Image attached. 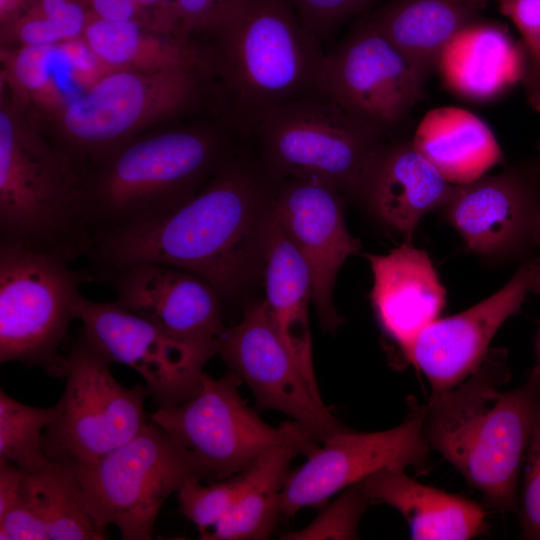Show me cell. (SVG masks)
Masks as SVG:
<instances>
[{
  "label": "cell",
  "mask_w": 540,
  "mask_h": 540,
  "mask_svg": "<svg viewBox=\"0 0 540 540\" xmlns=\"http://www.w3.org/2000/svg\"><path fill=\"white\" fill-rule=\"evenodd\" d=\"M280 180L248 139L190 200L146 225L90 240L85 258L94 280L141 262L191 271L223 303L238 297L264 268L272 201Z\"/></svg>",
  "instance_id": "1"
},
{
  "label": "cell",
  "mask_w": 540,
  "mask_h": 540,
  "mask_svg": "<svg viewBox=\"0 0 540 540\" xmlns=\"http://www.w3.org/2000/svg\"><path fill=\"white\" fill-rule=\"evenodd\" d=\"M244 139L218 115L136 137L87 162L81 179L89 242L168 215L194 197Z\"/></svg>",
  "instance_id": "2"
},
{
  "label": "cell",
  "mask_w": 540,
  "mask_h": 540,
  "mask_svg": "<svg viewBox=\"0 0 540 540\" xmlns=\"http://www.w3.org/2000/svg\"><path fill=\"white\" fill-rule=\"evenodd\" d=\"M506 351L424 405L423 435L493 509L517 510L518 479L540 406V365L523 385L501 390L510 373Z\"/></svg>",
  "instance_id": "3"
},
{
  "label": "cell",
  "mask_w": 540,
  "mask_h": 540,
  "mask_svg": "<svg viewBox=\"0 0 540 540\" xmlns=\"http://www.w3.org/2000/svg\"><path fill=\"white\" fill-rule=\"evenodd\" d=\"M220 113L247 138L271 110L322 90V44L289 0H246L205 38Z\"/></svg>",
  "instance_id": "4"
},
{
  "label": "cell",
  "mask_w": 540,
  "mask_h": 540,
  "mask_svg": "<svg viewBox=\"0 0 540 540\" xmlns=\"http://www.w3.org/2000/svg\"><path fill=\"white\" fill-rule=\"evenodd\" d=\"M0 241L58 254L73 262L89 245L81 168L44 137L26 110L1 91Z\"/></svg>",
  "instance_id": "5"
},
{
  "label": "cell",
  "mask_w": 540,
  "mask_h": 540,
  "mask_svg": "<svg viewBox=\"0 0 540 540\" xmlns=\"http://www.w3.org/2000/svg\"><path fill=\"white\" fill-rule=\"evenodd\" d=\"M219 113L211 74L116 70L74 98L53 119L58 141L80 166L138 137L154 124Z\"/></svg>",
  "instance_id": "6"
},
{
  "label": "cell",
  "mask_w": 540,
  "mask_h": 540,
  "mask_svg": "<svg viewBox=\"0 0 540 540\" xmlns=\"http://www.w3.org/2000/svg\"><path fill=\"white\" fill-rule=\"evenodd\" d=\"M386 138L320 90L268 112L247 139L276 179L311 180L353 197Z\"/></svg>",
  "instance_id": "7"
},
{
  "label": "cell",
  "mask_w": 540,
  "mask_h": 540,
  "mask_svg": "<svg viewBox=\"0 0 540 540\" xmlns=\"http://www.w3.org/2000/svg\"><path fill=\"white\" fill-rule=\"evenodd\" d=\"M47 251L0 241V363L39 367L64 377L60 348L76 318L88 270Z\"/></svg>",
  "instance_id": "8"
},
{
  "label": "cell",
  "mask_w": 540,
  "mask_h": 540,
  "mask_svg": "<svg viewBox=\"0 0 540 540\" xmlns=\"http://www.w3.org/2000/svg\"><path fill=\"white\" fill-rule=\"evenodd\" d=\"M96 523L124 540H150L161 507L191 479L213 482L198 458L157 423L99 460L74 466Z\"/></svg>",
  "instance_id": "9"
},
{
  "label": "cell",
  "mask_w": 540,
  "mask_h": 540,
  "mask_svg": "<svg viewBox=\"0 0 540 540\" xmlns=\"http://www.w3.org/2000/svg\"><path fill=\"white\" fill-rule=\"evenodd\" d=\"M66 385L56 416L44 432L51 460L72 466L93 463L132 439L150 420L146 387L119 383L112 363L82 332L65 356Z\"/></svg>",
  "instance_id": "10"
},
{
  "label": "cell",
  "mask_w": 540,
  "mask_h": 540,
  "mask_svg": "<svg viewBox=\"0 0 540 540\" xmlns=\"http://www.w3.org/2000/svg\"><path fill=\"white\" fill-rule=\"evenodd\" d=\"M241 383L231 372L218 379L204 373L191 398L149 416L198 458L213 482L239 474L275 445L314 436L295 420L264 422L242 398Z\"/></svg>",
  "instance_id": "11"
},
{
  "label": "cell",
  "mask_w": 540,
  "mask_h": 540,
  "mask_svg": "<svg viewBox=\"0 0 540 540\" xmlns=\"http://www.w3.org/2000/svg\"><path fill=\"white\" fill-rule=\"evenodd\" d=\"M426 79L376 27L368 12L325 52L321 88L354 117L386 137L422 99Z\"/></svg>",
  "instance_id": "12"
},
{
  "label": "cell",
  "mask_w": 540,
  "mask_h": 540,
  "mask_svg": "<svg viewBox=\"0 0 540 540\" xmlns=\"http://www.w3.org/2000/svg\"><path fill=\"white\" fill-rule=\"evenodd\" d=\"M81 332L111 361L135 370L158 405H178L197 393L206 363L217 353L179 340L115 301L82 295L76 305Z\"/></svg>",
  "instance_id": "13"
},
{
  "label": "cell",
  "mask_w": 540,
  "mask_h": 540,
  "mask_svg": "<svg viewBox=\"0 0 540 540\" xmlns=\"http://www.w3.org/2000/svg\"><path fill=\"white\" fill-rule=\"evenodd\" d=\"M424 405L412 401L407 416L394 428L378 432H337L323 441L307 461L288 473L279 499L280 515L292 517L317 507L341 490L384 469H425L430 447L423 435Z\"/></svg>",
  "instance_id": "14"
},
{
  "label": "cell",
  "mask_w": 540,
  "mask_h": 540,
  "mask_svg": "<svg viewBox=\"0 0 540 540\" xmlns=\"http://www.w3.org/2000/svg\"><path fill=\"white\" fill-rule=\"evenodd\" d=\"M230 372L245 382L260 409L287 414L319 442L345 428L324 404L279 335L265 300L228 327L219 352Z\"/></svg>",
  "instance_id": "15"
},
{
  "label": "cell",
  "mask_w": 540,
  "mask_h": 540,
  "mask_svg": "<svg viewBox=\"0 0 540 540\" xmlns=\"http://www.w3.org/2000/svg\"><path fill=\"white\" fill-rule=\"evenodd\" d=\"M441 209L471 252L488 261H524L537 248L540 167L518 164L456 185Z\"/></svg>",
  "instance_id": "16"
},
{
  "label": "cell",
  "mask_w": 540,
  "mask_h": 540,
  "mask_svg": "<svg viewBox=\"0 0 540 540\" xmlns=\"http://www.w3.org/2000/svg\"><path fill=\"white\" fill-rule=\"evenodd\" d=\"M272 213L309 268L322 327L335 332L343 323L333 303L335 280L347 258L361 249L346 226L344 195L317 181L284 179L276 188Z\"/></svg>",
  "instance_id": "17"
},
{
  "label": "cell",
  "mask_w": 540,
  "mask_h": 540,
  "mask_svg": "<svg viewBox=\"0 0 540 540\" xmlns=\"http://www.w3.org/2000/svg\"><path fill=\"white\" fill-rule=\"evenodd\" d=\"M535 257L522 262L498 291L474 306L437 318L414 340L405 357L426 377L431 395L446 391L472 374L489 352L504 322L519 312L535 290Z\"/></svg>",
  "instance_id": "18"
},
{
  "label": "cell",
  "mask_w": 540,
  "mask_h": 540,
  "mask_svg": "<svg viewBox=\"0 0 540 540\" xmlns=\"http://www.w3.org/2000/svg\"><path fill=\"white\" fill-rule=\"evenodd\" d=\"M103 281L111 284L122 308L179 340L218 354L228 329L224 303L202 277L172 265L141 262L119 268Z\"/></svg>",
  "instance_id": "19"
},
{
  "label": "cell",
  "mask_w": 540,
  "mask_h": 540,
  "mask_svg": "<svg viewBox=\"0 0 540 540\" xmlns=\"http://www.w3.org/2000/svg\"><path fill=\"white\" fill-rule=\"evenodd\" d=\"M455 186L443 178L412 140L388 137L370 157L354 198L387 229L410 242L421 219L441 208Z\"/></svg>",
  "instance_id": "20"
},
{
  "label": "cell",
  "mask_w": 540,
  "mask_h": 540,
  "mask_svg": "<svg viewBox=\"0 0 540 540\" xmlns=\"http://www.w3.org/2000/svg\"><path fill=\"white\" fill-rule=\"evenodd\" d=\"M107 538L86 506L74 466L51 459L36 471H23L13 505L0 516V540Z\"/></svg>",
  "instance_id": "21"
},
{
  "label": "cell",
  "mask_w": 540,
  "mask_h": 540,
  "mask_svg": "<svg viewBox=\"0 0 540 540\" xmlns=\"http://www.w3.org/2000/svg\"><path fill=\"white\" fill-rule=\"evenodd\" d=\"M372 271L370 298L386 335L403 354L439 318L446 290L428 253L405 242L383 255L366 254Z\"/></svg>",
  "instance_id": "22"
},
{
  "label": "cell",
  "mask_w": 540,
  "mask_h": 540,
  "mask_svg": "<svg viewBox=\"0 0 540 540\" xmlns=\"http://www.w3.org/2000/svg\"><path fill=\"white\" fill-rule=\"evenodd\" d=\"M435 69L447 90L473 103L494 102L523 75L520 46L502 24L479 18L441 51Z\"/></svg>",
  "instance_id": "23"
},
{
  "label": "cell",
  "mask_w": 540,
  "mask_h": 540,
  "mask_svg": "<svg viewBox=\"0 0 540 540\" xmlns=\"http://www.w3.org/2000/svg\"><path fill=\"white\" fill-rule=\"evenodd\" d=\"M403 469L384 468L358 482L370 503L399 511L415 540H467L485 527V511L476 502L427 486Z\"/></svg>",
  "instance_id": "24"
},
{
  "label": "cell",
  "mask_w": 540,
  "mask_h": 540,
  "mask_svg": "<svg viewBox=\"0 0 540 540\" xmlns=\"http://www.w3.org/2000/svg\"><path fill=\"white\" fill-rule=\"evenodd\" d=\"M411 140L452 185L477 180L504 161V153L490 126L461 107L442 106L429 110Z\"/></svg>",
  "instance_id": "25"
},
{
  "label": "cell",
  "mask_w": 540,
  "mask_h": 540,
  "mask_svg": "<svg viewBox=\"0 0 540 540\" xmlns=\"http://www.w3.org/2000/svg\"><path fill=\"white\" fill-rule=\"evenodd\" d=\"M266 298L274 325L310 384L319 391L312 358L308 316L312 281L304 259L273 213L264 259Z\"/></svg>",
  "instance_id": "26"
},
{
  "label": "cell",
  "mask_w": 540,
  "mask_h": 540,
  "mask_svg": "<svg viewBox=\"0 0 540 540\" xmlns=\"http://www.w3.org/2000/svg\"><path fill=\"white\" fill-rule=\"evenodd\" d=\"M82 37L113 71L157 73L194 70L212 75L210 57L204 44L164 34L138 22L111 21L90 14Z\"/></svg>",
  "instance_id": "27"
},
{
  "label": "cell",
  "mask_w": 540,
  "mask_h": 540,
  "mask_svg": "<svg viewBox=\"0 0 540 540\" xmlns=\"http://www.w3.org/2000/svg\"><path fill=\"white\" fill-rule=\"evenodd\" d=\"M368 14L425 79L456 33L481 18L466 0H391Z\"/></svg>",
  "instance_id": "28"
},
{
  "label": "cell",
  "mask_w": 540,
  "mask_h": 540,
  "mask_svg": "<svg viewBox=\"0 0 540 540\" xmlns=\"http://www.w3.org/2000/svg\"><path fill=\"white\" fill-rule=\"evenodd\" d=\"M307 436L271 447L242 471L241 494L231 511L201 539L260 540L270 536L280 516L279 499L291 461L319 445Z\"/></svg>",
  "instance_id": "29"
},
{
  "label": "cell",
  "mask_w": 540,
  "mask_h": 540,
  "mask_svg": "<svg viewBox=\"0 0 540 540\" xmlns=\"http://www.w3.org/2000/svg\"><path fill=\"white\" fill-rule=\"evenodd\" d=\"M57 45L1 47V85L25 109L52 120L71 102L57 63Z\"/></svg>",
  "instance_id": "30"
},
{
  "label": "cell",
  "mask_w": 540,
  "mask_h": 540,
  "mask_svg": "<svg viewBox=\"0 0 540 540\" xmlns=\"http://www.w3.org/2000/svg\"><path fill=\"white\" fill-rule=\"evenodd\" d=\"M90 14L86 0H32L19 17L0 27L1 47L58 45L80 38Z\"/></svg>",
  "instance_id": "31"
},
{
  "label": "cell",
  "mask_w": 540,
  "mask_h": 540,
  "mask_svg": "<svg viewBox=\"0 0 540 540\" xmlns=\"http://www.w3.org/2000/svg\"><path fill=\"white\" fill-rule=\"evenodd\" d=\"M56 416L49 408L26 405L0 390V461L16 464L25 472L42 468L50 460L44 451L43 430Z\"/></svg>",
  "instance_id": "32"
},
{
  "label": "cell",
  "mask_w": 540,
  "mask_h": 540,
  "mask_svg": "<svg viewBox=\"0 0 540 540\" xmlns=\"http://www.w3.org/2000/svg\"><path fill=\"white\" fill-rule=\"evenodd\" d=\"M200 479L187 481L177 492L180 512L192 521L205 536L233 508L243 488L239 474L203 485Z\"/></svg>",
  "instance_id": "33"
},
{
  "label": "cell",
  "mask_w": 540,
  "mask_h": 540,
  "mask_svg": "<svg viewBox=\"0 0 540 540\" xmlns=\"http://www.w3.org/2000/svg\"><path fill=\"white\" fill-rule=\"evenodd\" d=\"M499 11L519 33L523 59L520 85L530 107L540 114V0H496Z\"/></svg>",
  "instance_id": "34"
},
{
  "label": "cell",
  "mask_w": 540,
  "mask_h": 540,
  "mask_svg": "<svg viewBox=\"0 0 540 540\" xmlns=\"http://www.w3.org/2000/svg\"><path fill=\"white\" fill-rule=\"evenodd\" d=\"M371 504L359 483L344 492L328 505L305 528L284 533L285 540L356 539L358 526L367 506Z\"/></svg>",
  "instance_id": "35"
},
{
  "label": "cell",
  "mask_w": 540,
  "mask_h": 540,
  "mask_svg": "<svg viewBox=\"0 0 540 540\" xmlns=\"http://www.w3.org/2000/svg\"><path fill=\"white\" fill-rule=\"evenodd\" d=\"M303 27L321 44L348 20L359 17L381 0H289Z\"/></svg>",
  "instance_id": "36"
},
{
  "label": "cell",
  "mask_w": 540,
  "mask_h": 540,
  "mask_svg": "<svg viewBox=\"0 0 540 540\" xmlns=\"http://www.w3.org/2000/svg\"><path fill=\"white\" fill-rule=\"evenodd\" d=\"M246 0H174L180 36L205 39L232 17Z\"/></svg>",
  "instance_id": "37"
},
{
  "label": "cell",
  "mask_w": 540,
  "mask_h": 540,
  "mask_svg": "<svg viewBox=\"0 0 540 540\" xmlns=\"http://www.w3.org/2000/svg\"><path fill=\"white\" fill-rule=\"evenodd\" d=\"M56 50L63 81L82 93L113 71L97 57L83 37L60 43Z\"/></svg>",
  "instance_id": "38"
},
{
  "label": "cell",
  "mask_w": 540,
  "mask_h": 540,
  "mask_svg": "<svg viewBox=\"0 0 540 540\" xmlns=\"http://www.w3.org/2000/svg\"><path fill=\"white\" fill-rule=\"evenodd\" d=\"M524 465L520 524L526 538L540 539V406Z\"/></svg>",
  "instance_id": "39"
},
{
  "label": "cell",
  "mask_w": 540,
  "mask_h": 540,
  "mask_svg": "<svg viewBox=\"0 0 540 540\" xmlns=\"http://www.w3.org/2000/svg\"><path fill=\"white\" fill-rule=\"evenodd\" d=\"M86 4L97 18L138 22L155 30L150 16L134 0H86Z\"/></svg>",
  "instance_id": "40"
},
{
  "label": "cell",
  "mask_w": 540,
  "mask_h": 540,
  "mask_svg": "<svg viewBox=\"0 0 540 540\" xmlns=\"http://www.w3.org/2000/svg\"><path fill=\"white\" fill-rule=\"evenodd\" d=\"M134 1L150 16L153 28L156 31L181 37L174 7V0Z\"/></svg>",
  "instance_id": "41"
},
{
  "label": "cell",
  "mask_w": 540,
  "mask_h": 540,
  "mask_svg": "<svg viewBox=\"0 0 540 540\" xmlns=\"http://www.w3.org/2000/svg\"><path fill=\"white\" fill-rule=\"evenodd\" d=\"M31 2L32 0H0V27L19 17Z\"/></svg>",
  "instance_id": "42"
},
{
  "label": "cell",
  "mask_w": 540,
  "mask_h": 540,
  "mask_svg": "<svg viewBox=\"0 0 540 540\" xmlns=\"http://www.w3.org/2000/svg\"><path fill=\"white\" fill-rule=\"evenodd\" d=\"M537 248L540 249V219L538 227V236H537ZM536 263V282L534 293H540V255L535 257Z\"/></svg>",
  "instance_id": "43"
},
{
  "label": "cell",
  "mask_w": 540,
  "mask_h": 540,
  "mask_svg": "<svg viewBox=\"0 0 540 540\" xmlns=\"http://www.w3.org/2000/svg\"><path fill=\"white\" fill-rule=\"evenodd\" d=\"M480 11H483L488 5L490 0H466Z\"/></svg>",
  "instance_id": "44"
},
{
  "label": "cell",
  "mask_w": 540,
  "mask_h": 540,
  "mask_svg": "<svg viewBox=\"0 0 540 540\" xmlns=\"http://www.w3.org/2000/svg\"><path fill=\"white\" fill-rule=\"evenodd\" d=\"M536 164L540 167V143L538 145V156L535 159Z\"/></svg>",
  "instance_id": "45"
},
{
  "label": "cell",
  "mask_w": 540,
  "mask_h": 540,
  "mask_svg": "<svg viewBox=\"0 0 540 540\" xmlns=\"http://www.w3.org/2000/svg\"><path fill=\"white\" fill-rule=\"evenodd\" d=\"M539 348H540V337H539ZM540 365V364H539Z\"/></svg>",
  "instance_id": "46"
}]
</instances>
